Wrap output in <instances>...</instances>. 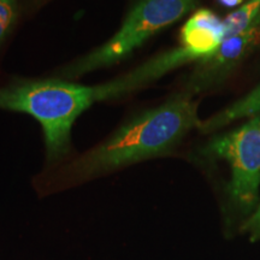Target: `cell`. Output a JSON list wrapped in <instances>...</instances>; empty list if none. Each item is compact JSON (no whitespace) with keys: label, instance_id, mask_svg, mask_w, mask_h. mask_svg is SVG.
<instances>
[{"label":"cell","instance_id":"obj_6","mask_svg":"<svg viewBox=\"0 0 260 260\" xmlns=\"http://www.w3.org/2000/svg\"><path fill=\"white\" fill-rule=\"evenodd\" d=\"M197 59L198 57L194 56L186 47L181 46L174 48L167 53L154 57L153 59L136 68L135 70L130 71L124 76L118 77L111 82L95 86L96 102H104V100L134 92V90L144 87L145 84L159 79L170 70L176 69L181 65Z\"/></svg>","mask_w":260,"mask_h":260},{"label":"cell","instance_id":"obj_10","mask_svg":"<svg viewBox=\"0 0 260 260\" xmlns=\"http://www.w3.org/2000/svg\"><path fill=\"white\" fill-rule=\"evenodd\" d=\"M16 0H0V42L4 40L16 19Z\"/></svg>","mask_w":260,"mask_h":260},{"label":"cell","instance_id":"obj_8","mask_svg":"<svg viewBox=\"0 0 260 260\" xmlns=\"http://www.w3.org/2000/svg\"><path fill=\"white\" fill-rule=\"evenodd\" d=\"M260 113V84L255 87L252 92H249L246 96L240 99L239 102L234 103L232 106L223 110L222 112L217 113L207 121L201 122L199 129L204 133L214 132L216 129L229 124L235 119L243 118V117L256 116Z\"/></svg>","mask_w":260,"mask_h":260},{"label":"cell","instance_id":"obj_7","mask_svg":"<svg viewBox=\"0 0 260 260\" xmlns=\"http://www.w3.org/2000/svg\"><path fill=\"white\" fill-rule=\"evenodd\" d=\"M224 40V24L214 12L198 10L181 30L182 46L198 59L211 56Z\"/></svg>","mask_w":260,"mask_h":260},{"label":"cell","instance_id":"obj_2","mask_svg":"<svg viewBox=\"0 0 260 260\" xmlns=\"http://www.w3.org/2000/svg\"><path fill=\"white\" fill-rule=\"evenodd\" d=\"M94 103L95 87L60 80L31 81L0 88V109L28 113L40 122L50 161L69 152L71 126Z\"/></svg>","mask_w":260,"mask_h":260},{"label":"cell","instance_id":"obj_12","mask_svg":"<svg viewBox=\"0 0 260 260\" xmlns=\"http://www.w3.org/2000/svg\"><path fill=\"white\" fill-rule=\"evenodd\" d=\"M218 2L225 8H236L237 5L241 4L243 0H218Z\"/></svg>","mask_w":260,"mask_h":260},{"label":"cell","instance_id":"obj_11","mask_svg":"<svg viewBox=\"0 0 260 260\" xmlns=\"http://www.w3.org/2000/svg\"><path fill=\"white\" fill-rule=\"evenodd\" d=\"M243 230L251 234L253 240L260 236V205L254 211V213L247 219L245 225H243Z\"/></svg>","mask_w":260,"mask_h":260},{"label":"cell","instance_id":"obj_1","mask_svg":"<svg viewBox=\"0 0 260 260\" xmlns=\"http://www.w3.org/2000/svg\"><path fill=\"white\" fill-rule=\"evenodd\" d=\"M198 104L181 95L139 116L75 162L74 172L88 177L162 154L191 128H199Z\"/></svg>","mask_w":260,"mask_h":260},{"label":"cell","instance_id":"obj_3","mask_svg":"<svg viewBox=\"0 0 260 260\" xmlns=\"http://www.w3.org/2000/svg\"><path fill=\"white\" fill-rule=\"evenodd\" d=\"M197 0H140L109 41L59 71L64 79H76L124 59L146 40L187 15Z\"/></svg>","mask_w":260,"mask_h":260},{"label":"cell","instance_id":"obj_9","mask_svg":"<svg viewBox=\"0 0 260 260\" xmlns=\"http://www.w3.org/2000/svg\"><path fill=\"white\" fill-rule=\"evenodd\" d=\"M260 15V0H249L239 10L223 19L224 39L241 34L256 21Z\"/></svg>","mask_w":260,"mask_h":260},{"label":"cell","instance_id":"obj_5","mask_svg":"<svg viewBox=\"0 0 260 260\" xmlns=\"http://www.w3.org/2000/svg\"><path fill=\"white\" fill-rule=\"evenodd\" d=\"M260 44V15L256 21L241 34L226 38L212 54L200 59L193 77L189 81V88L200 90L218 82L229 74L243 58Z\"/></svg>","mask_w":260,"mask_h":260},{"label":"cell","instance_id":"obj_4","mask_svg":"<svg viewBox=\"0 0 260 260\" xmlns=\"http://www.w3.org/2000/svg\"><path fill=\"white\" fill-rule=\"evenodd\" d=\"M209 152L229 161L233 170L232 197L242 206L252 207L260 187V116H254L235 132L214 139Z\"/></svg>","mask_w":260,"mask_h":260}]
</instances>
